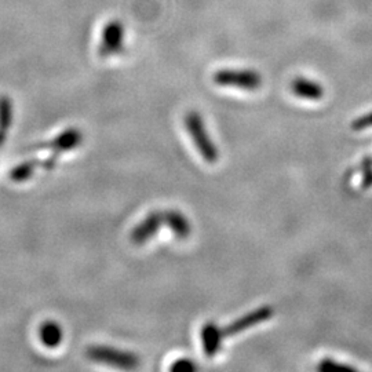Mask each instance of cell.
<instances>
[{"label": "cell", "mask_w": 372, "mask_h": 372, "mask_svg": "<svg viewBox=\"0 0 372 372\" xmlns=\"http://www.w3.org/2000/svg\"><path fill=\"white\" fill-rule=\"evenodd\" d=\"M184 124H185L186 131L190 134L192 141L196 146V149L199 151L200 156L209 164H214L218 158V149L215 146V143L211 140V137L207 133V128L204 126V121L202 119V115L197 112H189L186 114L185 119H184Z\"/></svg>", "instance_id": "1"}, {"label": "cell", "mask_w": 372, "mask_h": 372, "mask_svg": "<svg viewBox=\"0 0 372 372\" xmlns=\"http://www.w3.org/2000/svg\"><path fill=\"white\" fill-rule=\"evenodd\" d=\"M214 83L222 87H236L254 92L262 86V76L253 70H219L212 76Z\"/></svg>", "instance_id": "2"}, {"label": "cell", "mask_w": 372, "mask_h": 372, "mask_svg": "<svg viewBox=\"0 0 372 372\" xmlns=\"http://www.w3.org/2000/svg\"><path fill=\"white\" fill-rule=\"evenodd\" d=\"M87 356L97 363H104L123 370H133L140 364V359L136 354L108 346H93L87 351Z\"/></svg>", "instance_id": "3"}, {"label": "cell", "mask_w": 372, "mask_h": 372, "mask_svg": "<svg viewBox=\"0 0 372 372\" xmlns=\"http://www.w3.org/2000/svg\"><path fill=\"white\" fill-rule=\"evenodd\" d=\"M273 314H275V310L270 306L258 307L256 310H253V312L241 316L240 319L234 320L232 324L222 328V334H224L225 338L226 337H233V335L240 334V332H243V331H246V329H248L251 327L258 326L261 323H265V322L270 320L273 317Z\"/></svg>", "instance_id": "4"}, {"label": "cell", "mask_w": 372, "mask_h": 372, "mask_svg": "<svg viewBox=\"0 0 372 372\" xmlns=\"http://www.w3.org/2000/svg\"><path fill=\"white\" fill-rule=\"evenodd\" d=\"M164 224L163 211H153L148 214L131 232V241L137 246L149 241L156 233L159 232L160 225Z\"/></svg>", "instance_id": "5"}, {"label": "cell", "mask_w": 372, "mask_h": 372, "mask_svg": "<svg viewBox=\"0 0 372 372\" xmlns=\"http://www.w3.org/2000/svg\"><path fill=\"white\" fill-rule=\"evenodd\" d=\"M291 92L294 95L302 99H309V101H320L324 97V87L310 79L305 77H297L291 82L290 84Z\"/></svg>", "instance_id": "6"}, {"label": "cell", "mask_w": 372, "mask_h": 372, "mask_svg": "<svg viewBox=\"0 0 372 372\" xmlns=\"http://www.w3.org/2000/svg\"><path fill=\"white\" fill-rule=\"evenodd\" d=\"M224 338L225 337L222 334V328H219L212 322L206 323L202 328V344L204 354L207 357H214L221 350Z\"/></svg>", "instance_id": "7"}, {"label": "cell", "mask_w": 372, "mask_h": 372, "mask_svg": "<svg viewBox=\"0 0 372 372\" xmlns=\"http://www.w3.org/2000/svg\"><path fill=\"white\" fill-rule=\"evenodd\" d=\"M164 224L171 229L178 239H187L192 233V225L185 215L178 209L163 211Z\"/></svg>", "instance_id": "8"}, {"label": "cell", "mask_w": 372, "mask_h": 372, "mask_svg": "<svg viewBox=\"0 0 372 372\" xmlns=\"http://www.w3.org/2000/svg\"><path fill=\"white\" fill-rule=\"evenodd\" d=\"M80 142H82V133L79 130L70 128V130L61 133L57 138L50 141L48 143H45L43 148H51L54 152L61 153V152L76 148L77 145H80Z\"/></svg>", "instance_id": "9"}, {"label": "cell", "mask_w": 372, "mask_h": 372, "mask_svg": "<svg viewBox=\"0 0 372 372\" xmlns=\"http://www.w3.org/2000/svg\"><path fill=\"white\" fill-rule=\"evenodd\" d=\"M39 338L47 348H57L64 338L62 328L55 322H46L39 328Z\"/></svg>", "instance_id": "10"}, {"label": "cell", "mask_w": 372, "mask_h": 372, "mask_svg": "<svg viewBox=\"0 0 372 372\" xmlns=\"http://www.w3.org/2000/svg\"><path fill=\"white\" fill-rule=\"evenodd\" d=\"M123 46V26L120 23H111L104 33V51L106 54H114Z\"/></svg>", "instance_id": "11"}, {"label": "cell", "mask_w": 372, "mask_h": 372, "mask_svg": "<svg viewBox=\"0 0 372 372\" xmlns=\"http://www.w3.org/2000/svg\"><path fill=\"white\" fill-rule=\"evenodd\" d=\"M13 124V104L7 97L0 98V130L7 131Z\"/></svg>", "instance_id": "12"}, {"label": "cell", "mask_w": 372, "mask_h": 372, "mask_svg": "<svg viewBox=\"0 0 372 372\" xmlns=\"http://www.w3.org/2000/svg\"><path fill=\"white\" fill-rule=\"evenodd\" d=\"M39 164L38 162H25V163L17 165L11 173H10V178L14 182H23L26 181L28 178H31L36 170Z\"/></svg>", "instance_id": "13"}, {"label": "cell", "mask_w": 372, "mask_h": 372, "mask_svg": "<svg viewBox=\"0 0 372 372\" xmlns=\"http://www.w3.org/2000/svg\"><path fill=\"white\" fill-rule=\"evenodd\" d=\"M317 370L322 372H356L357 370L348 364L337 363L332 359H324L322 363L317 366Z\"/></svg>", "instance_id": "14"}, {"label": "cell", "mask_w": 372, "mask_h": 372, "mask_svg": "<svg viewBox=\"0 0 372 372\" xmlns=\"http://www.w3.org/2000/svg\"><path fill=\"white\" fill-rule=\"evenodd\" d=\"M170 370L174 372H193L197 370V367L189 359H180L170 367Z\"/></svg>", "instance_id": "15"}, {"label": "cell", "mask_w": 372, "mask_h": 372, "mask_svg": "<svg viewBox=\"0 0 372 372\" xmlns=\"http://www.w3.org/2000/svg\"><path fill=\"white\" fill-rule=\"evenodd\" d=\"M372 127V112L364 115V116H360L359 119H356L353 123H351V128L354 131H361V130H366V128H370Z\"/></svg>", "instance_id": "16"}, {"label": "cell", "mask_w": 372, "mask_h": 372, "mask_svg": "<svg viewBox=\"0 0 372 372\" xmlns=\"http://www.w3.org/2000/svg\"><path fill=\"white\" fill-rule=\"evenodd\" d=\"M372 160L371 159H367L366 163L363 165L364 168V175H363V180H361V189H370L372 186Z\"/></svg>", "instance_id": "17"}, {"label": "cell", "mask_w": 372, "mask_h": 372, "mask_svg": "<svg viewBox=\"0 0 372 372\" xmlns=\"http://www.w3.org/2000/svg\"><path fill=\"white\" fill-rule=\"evenodd\" d=\"M4 138H6V131H4V130H0V148H1V145H3V142H4Z\"/></svg>", "instance_id": "18"}]
</instances>
